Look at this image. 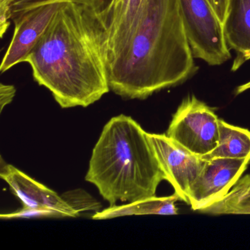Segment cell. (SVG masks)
I'll return each mask as SVG.
<instances>
[{
	"instance_id": "cell-8",
	"label": "cell",
	"mask_w": 250,
	"mask_h": 250,
	"mask_svg": "<svg viewBox=\"0 0 250 250\" xmlns=\"http://www.w3.org/2000/svg\"><path fill=\"white\" fill-rule=\"evenodd\" d=\"M250 159L214 158L207 160L204 169L190 190L188 203L193 210L203 209L225 198L240 179Z\"/></svg>"
},
{
	"instance_id": "cell-18",
	"label": "cell",
	"mask_w": 250,
	"mask_h": 250,
	"mask_svg": "<svg viewBox=\"0 0 250 250\" xmlns=\"http://www.w3.org/2000/svg\"><path fill=\"white\" fill-rule=\"evenodd\" d=\"M208 1L223 24L226 17L229 0H208Z\"/></svg>"
},
{
	"instance_id": "cell-3",
	"label": "cell",
	"mask_w": 250,
	"mask_h": 250,
	"mask_svg": "<svg viewBox=\"0 0 250 250\" xmlns=\"http://www.w3.org/2000/svg\"><path fill=\"white\" fill-rule=\"evenodd\" d=\"M85 180L110 206L156 196L166 176L147 133L131 117H114L93 148Z\"/></svg>"
},
{
	"instance_id": "cell-1",
	"label": "cell",
	"mask_w": 250,
	"mask_h": 250,
	"mask_svg": "<svg viewBox=\"0 0 250 250\" xmlns=\"http://www.w3.org/2000/svg\"><path fill=\"white\" fill-rule=\"evenodd\" d=\"M107 32L99 13L68 0L24 62L63 109L87 107L109 93Z\"/></svg>"
},
{
	"instance_id": "cell-14",
	"label": "cell",
	"mask_w": 250,
	"mask_h": 250,
	"mask_svg": "<svg viewBox=\"0 0 250 250\" xmlns=\"http://www.w3.org/2000/svg\"><path fill=\"white\" fill-rule=\"evenodd\" d=\"M76 194L74 191H68L65 194H62L63 198L71 205L76 210L79 212L84 211V210H99V208H101V205L98 202H96L91 196L89 195L87 193L83 190H80V198H79L78 190H75Z\"/></svg>"
},
{
	"instance_id": "cell-19",
	"label": "cell",
	"mask_w": 250,
	"mask_h": 250,
	"mask_svg": "<svg viewBox=\"0 0 250 250\" xmlns=\"http://www.w3.org/2000/svg\"><path fill=\"white\" fill-rule=\"evenodd\" d=\"M250 82L246 83V84H241L239 87H237L236 91H235V95H239L241 93H244L246 90H250Z\"/></svg>"
},
{
	"instance_id": "cell-11",
	"label": "cell",
	"mask_w": 250,
	"mask_h": 250,
	"mask_svg": "<svg viewBox=\"0 0 250 250\" xmlns=\"http://www.w3.org/2000/svg\"><path fill=\"white\" fill-rule=\"evenodd\" d=\"M179 200V195L175 192L167 197L154 196L122 206H110L102 211L96 212L93 219L100 220L133 215H177L178 209L175 203Z\"/></svg>"
},
{
	"instance_id": "cell-16",
	"label": "cell",
	"mask_w": 250,
	"mask_h": 250,
	"mask_svg": "<svg viewBox=\"0 0 250 250\" xmlns=\"http://www.w3.org/2000/svg\"><path fill=\"white\" fill-rule=\"evenodd\" d=\"M14 0H0V34L4 35L10 26V20L12 18V5Z\"/></svg>"
},
{
	"instance_id": "cell-17",
	"label": "cell",
	"mask_w": 250,
	"mask_h": 250,
	"mask_svg": "<svg viewBox=\"0 0 250 250\" xmlns=\"http://www.w3.org/2000/svg\"><path fill=\"white\" fill-rule=\"evenodd\" d=\"M15 87L11 84H5L1 83L0 84V105H1V112L4 107L12 102L16 95Z\"/></svg>"
},
{
	"instance_id": "cell-4",
	"label": "cell",
	"mask_w": 250,
	"mask_h": 250,
	"mask_svg": "<svg viewBox=\"0 0 250 250\" xmlns=\"http://www.w3.org/2000/svg\"><path fill=\"white\" fill-rule=\"evenodd\" d=\"M184 30L194 58L220 65L231 58L224 26L208 0H178Z\"/></svg>"
},
{
	"instance_id": "cell-12",
	"label": "cell",
	"mask_w": 250,
	"mask_h": 250,
	"mask_svg": "<svg viewBox=\"0 0 250 250\" xmlns=\"http://www.w3.org/2000/svg\"><path fill=\"white\" fill-rule=\"evenodd\" d=\"M206 160L214 158L250 159V131L219 121V140L217 147L207 156Z\"/></svg>"
},
{
	"instance_id": "cell-7",
	"label": "cell",
	"mask_w": 250,
	"mask_h": 250,
	"mask_svg": "<svg viewBox=\"0 0 250 250\" xmlns=\"http://www.w3.org/2000/svg\"><path fill=\"white\" fill-rule=\"evenodd\" d=\"M162 171L179 195L188 203L190 190L204 169L207 160L196 156L167 134L147 133Z\"/></svg>"
},
{
	"instance_id": "cell-13",
	"label": "cell",
	"mask_w": 250,
	"mask_h": 250,
	"mask_svg": "<svg viewBox=\"0 0 250 250\" xmlns=\"http://www.w3.org/2000/svg\"><path fill=\"white\" fill-rule=\"evenodd\" d=\"M201 212L212 215H250V174L241 177L225 198Z\"/></svg>"
},
{
	"instance_id": "cell-15",
	"label": "cell",
	"mask_w": 250,
	"mask_h": 250,
	"mask_svg": "<svg viewBox=\"0 0 250 250\" xmlns=\"http://www.w3.org/2000/svg\"><path fill=\"white\" fill-rule=\"evenodd\" d=\"M39 1H42V0H15L11 5L12 13L18 11L20 8H23L26 5L39 2ZM75 1H78L82 3L88 5L90 8L100 14L109 6L112 0H75Z\"/></svg>"
},
{
	"instance_id": "cell-9",
	"label": "cell",
	"mask_w": 250,
	"mask_h": 250,
	"mask_svg": "<svg viewBox=\"0 0 250 250\" xmlns=\"http://www.w3.org/2000/svg\"><path fill=\"white\" fill-rule=\"evenodd\" d=\"M0 177L9 185L11 192L21 200L23 207L52 212L58 218L77 217L80 215L62 196L13 165L2 167Z\"/></svg>"
},
{
	"instance_id": "cell-5",
	"label": "cell",
	"mask_w": 250,
	"mask_h": 250,
	"mask_svg": "<svg viewBox=\"0 0 250 250\" xmlns=\"http://www.w3.org/2000/svg\"><path fill=\"white\" fill-rule=\"evenodd\" d=\"M219 121L213 108L188 96L172 116L166 134L193 154L204 157L219 145Z\"/></svg>"
},
{
	"instance_id": "cell-2",
	"label": "cell",
	"mask_w": 250,
	"mask_h": 250,
	"mask_svg": "<svg viewBox=\"0 0 250 250\" xmlns=\"http://www.w3.org/2000/svg\"><path fill=\"white\" fill-rule=\"evenodd\" d=\"M196 70L178 0H146L134 36L108 66V81L123 99L143 100L181 84Z\"/></svg>"
},
{
	"instance_id": "cell-6",
	"label": "cell",
	"mask_w": 250,
	"mask_h": 250,
	"mask_svg": "<svg viewBox=\"0 0 250 250\" xmlns=\"http://www.w3.org/2000/svg\"><path fill=\"white\" fill-rule=\"evenodd\" d=\"M68 0H42L12 13L14 36L2 60L4 73L24 62L32 49L49 28L57 13Z\"/></svg>"
},
{
	"instance_id": "cell-10",
	"label": "cell",
	"mask_w": 250,
	"mask_h": 250,
	"mask_svg": "<svg viewBox=\"0 0 250 250\" xmlns=\"http://www.w3.org/2000/svg\"><path fill=\"white\" fill-rule=\"evenodd\" d=\"M223 26L227 44L236 53L235 71L250 60V0H229Z\"/></svg>"
}]
</instances>
